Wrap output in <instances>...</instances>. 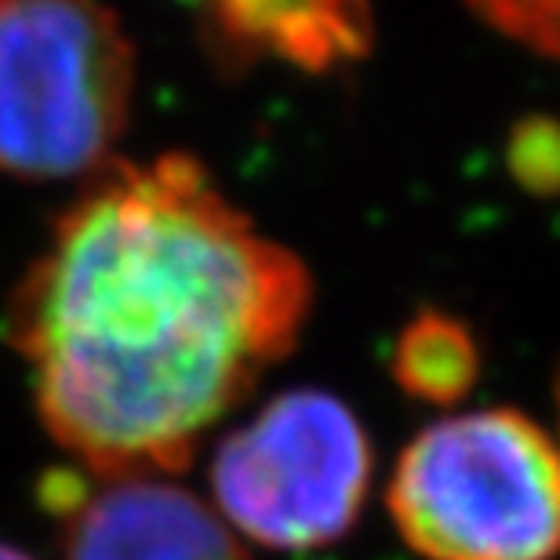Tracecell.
Segmentation results:
<instances>
[{"label":"cell","mask_w":560,"mask_h":560,"mask_svg":"<svg viewBox=\"0 0 560 560\" xmlns=\"http://www.w3.org/2000/svg\"><path fill=\"white\" fill-rule=\"evenodd\" d=\"M313 280L186 153L114 161L11 295L44 430L98 477H167L295 350Z\"/></svg>","instance_id":"cell-1"},{"label":"cell","mask_w":560,"mask_h":560,"mask_svg":"<svg viewBox=\"0 0 560 560\" xmlns=\"http://www.w3.org/2000/svg\"><path fill=\"white\" fill-rule=\"evenodd\" d=\"M386 506L422 560H553L560 444L517 408L436 419L400 452Z\"/></svg>","instance_id":"cell-2"},{"label":"cell","mask_w":560,"mask_h":560,"mask_svg":"<svg viewBox=\"0 0 560 560\" xmlns=\"http://www.w3.org/2000/svg\"><path fill=\"white\" fill-rule=\"evenodd\" d=\"M136 92V48L103 0L0 4V172L98 175Z\"/></svg>","instance_id":"cell-3"},{"label":"cell","mask_w":560,"mask_h":560,"mask_svg":"<svg viewBox=\"0 0 560 560\" xmlns=\"http://www.w3.org/2000/svg\"><path fill=\"white\" fill-rule=\"evenodd\" d=\"M372 466V441L339 397L288 389L219 444L215 513L266 550H324L361 517Z\"/></svg>","instance_id":"cell-4"},{"label":"cell","mask_w":560,"mask_h":560,"mask_svg":"<svg viewBox=\"0 0 560 560\" xmlns=\"http://www.w3.org/2000/svg\"><path fill=\"white\" fill-rule=\"evenodd\" d=\"M62 560H252L241 535L164 477H98L55 466L40 477Z\"/></svg>","instance_id":"cell-5"},{"label":"cell","mask_w":560,"mask_h":560,"mask_svg":"<svg viewBox=\"0 0 560 560\" xmlns=\"http://www.w3.org/2000/svg\"><path fill=\"white\" fill-rule=\"evenodd\" d=\"M208 15L233 51L306 73L361 62L375 33L368 0H208Z\"/></svg>","instance_id":"cell-6"},{"label":"cell","mask_w":560,"mask_h":560,"mask_svg":"<svg viewBox=\"0 0 560 560\" xmlns=\"http://www.w3.org/2000/svg\"><path fill=\"white\" fill-rule=\"evenodd\" d=\"M394 378L405 394L425 405H455L474 389L480 375V350L474 331L447 313L425 310L405 324L394 342Z\"/></svg>","instance_id":"cell-7"},{"label":"cell","mask_w":560,"mask_h":560,"mask_svg":"<svg viewBox=\"0 0 560 560\" xmlns=\"http://www.w3.org/2000/svg\"><path fill=\"white\" fill-rule=\"evenodd\" d=\"M488 26L524 48L560 59V0H469Z\"/></svg>","instance_id":"cell-8"},{"label":"cell","mask_w":560,"mask_h":560,"mask_svg":"<svg viewBox=\"0 0 560 560\" xmlns=\"http://www.w3.org/2000/svg\"><path fill=\"white\" fill-rule=\"evenodd\" d=\"M0 560H33L30 553H22L19 546H8V542H0Z\"/></svg>","instance_id":"cell-9"},{"label":"cell","mask_w":560,"mask_h":560,"mask_svg":"<svg viewBox=\"0 0 560 560\" xmlns=\"http://www.w3.org/2000/svg\"><path fill=\"white\" fill-rule=\"evenodd\" d=\"M557 405H560V383H557Z\"/></svg>","instance_id":"cell-10"},{"label":"cell","mask_w":560,"mask_h":560,"mask_svg":"<svg viewBox=\"0 0 560 560\" xmlns=\"http://www.w3.org/2000/svg\"><path fill=\"white\" fill-rule=\"evenodd\" d=\"M0 4H4V0H0Z\"/></svg>","instance_id":"cell-11"}]
</instances>
